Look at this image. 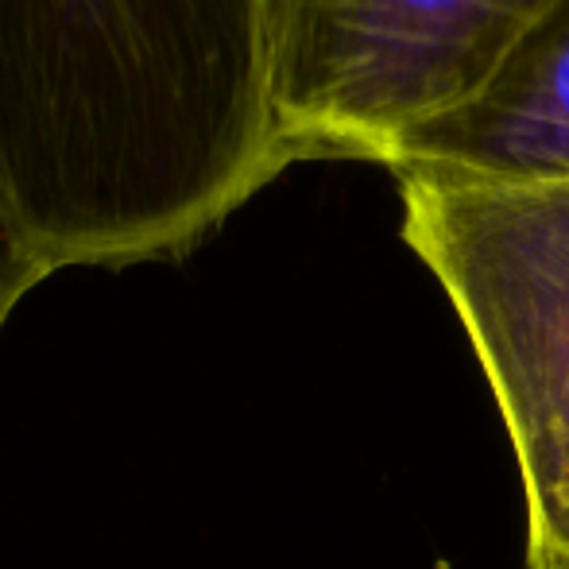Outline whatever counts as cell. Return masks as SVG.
<instances>
[{"instance_id": "1", "label": "cell", "mask_w": 569, "mask_h": 569, "mask_svg": "<svg viewBox=\"0 0 569 569\" xmlns=\"http://www.w3.org/2000/svg\"><path fill=\"white\" fill-rule=\"evenodd\" d=\"M279 174L268 0H0V194L51 271L179 260Z\"/></svg>"}, {"instance_id": "2", "label": "cell", "mask_w": 569, "mask_h": 569, "mask_svg": "<svg viewBox=\"0 0 569 569\" xmlns=\"http://www.w3.org/2000/svg\"><path fill=\"white\" fill-rule=\"evenodd\" d=\"M396 179L403 240L450 295L508 427L527 569H569V179Z\"/></svg>"}, {"instance_id": "3", "label": "cell", "mask_w": 569, "mask_h": 569, "mask_svg": "<svg viewBox=\"0 0 569 569\" xmlns=\"http://www.w3.org/2000/svg\"><path fill=\"white\" fill-rule=\"evenodd\" d=\"M555 0H268V117L283 171L372 159L469 101Z\"/></svg>"}, {"instance_id": "4", "label": "cell", "mask_w": 569, "mask_h": 569, "mask_svg": "<svg viewBox=\"0 0 569 569\" xmlns=\"http://www.w3.org/2000/svg\"><path fill=\"white\" fill-rule=\"evenodd\" d=\"M388 167L461 182L569 179V0L523 31L469 101L415 128Z\"/></svg>"}, {"instance_id": "5", "label": "cell", "mask_w": 569, "mask_h": 569, "mask_svg": "<svg viewBox=\"0 0 569 569\" xmlns=\"http://www.w3.org/2000/svg\"><path fill=\"white\" fill-rule=\"evenodd\" d=\"M47 276H54V271L47 268L36 248L28 244L23 229L16 226L12 210H8L4 194H0V330H4V322L12 318V310L20 307Z\"/></svg>"}]
</instances>
